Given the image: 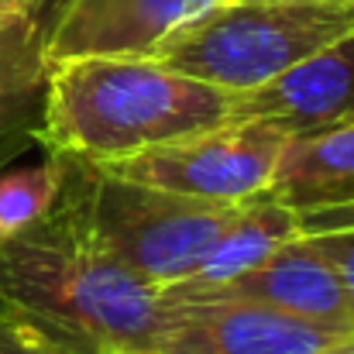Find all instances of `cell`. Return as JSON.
<instances>
[{
  "label": "cell",
  "instance_id": "cell-1",
  "mask_svg": "<svg viewBox=\"0 0 354 354\" xmlns=\"http://www.w3.org/2000/svg\"><path fill=\"white\" fill-rule=\"evenodd\" d=\"M0 299L80 337L93 351H151L165 324L155 289L52 203L31 227L0 237Z\"/></svg>",
  "mask_w": 354,
  "mask_h": 354
},
{
  "label": "cell",
  "instance_id": "cell-2",
  "mask_svg": "<svg viewBox=\"0 0 354 354\" xmlns=\"http://www.w3.org/2000/svg\"><path fill=\"white\" fill-rule=\"evenodd\" d=\"M227 118L231 93L158 59H69L45 76L41 145L107 162L221 127Z\"/></svg>",
  "mask_w": 354,
  "mask_h": 354
},
{
  "label": "cell",
  "instance_id": "cell-3",
  "mask_svg": "<svg viewBox=\"0 0 354 354\" xmlns=\"http://www.w3.org/2000/svg\"><path fill=\"white\" fill-rule=\"evenodd\" d=\"M52 155L59 158L55 203L76 217L97 248L155 292L193 275L241 210V203L196 200L120 179L83 155Z\"/></svg>",
  "mask_w": 354,
  "mask_h": 354
},
{
  "label": "cell",
  "instance_id": "cell-4",
  "mask_svg": "<svg viewBox=\"0 0 354 354\" xmlns=\"http://www.w3.org/2000/svg\"><path fill=\"white\" fill-rule=\"evenodd\" d=\"M351 31L354 0H227L165 38L155 59L224 93H248Z\"/></svg>",
  "mask_w": 354,
  "mask_h": 354
},
{
  "label": "cell",
  "instance_id": "cell-5",
  "mask_svg": "<svg viewBox=\"0 0 354 354\" xmlns=\"http://www.w3.org/2000/svg\"><path fill=\"white\" fill-rule=\"evenodd\" d=\"M286 141V134L265 124L227 120L221 127H207L124 158H107L100 165L141 186H158L196 200L244 203L272 186Z\"/></svg>",
  "mask_w": 354,
  "mask_h": 354
},
{
  "label": "cell",
  "instance_id": "cell-6",
  "mask_svg": "<svg viewBox=\"0 0 354 354\" xmlns=\"http://www.w3.org/2000/svg\"><path fill=\"white\" fill-rule=\"evenodd\" d=\"M165 324L151 354H327L344 330H330L244 299L162 303Z\"/></svg>",
  "mask_w": 354,
  "mask_h": 354
},
{
  "label": "cell",
  "instance_id": "cell-7",
  "mask_svg": "<svg viewBox=\"0 0 354 354\" xmlns=\"http://www.w3.org/2000/svg\"><path fill=\"white\" fill-rule=\"evenodd\" d=\"M207 299H244L330 330L354 334V303L348 296V286L337 265L306 234L286 241L265 261H258L241 275L179 292L165 303H207Z\"/></svg>",
  "mask_w": 354,
  "mask_h": 354
},
{
  "label": "cell",
  "instance_id": "cell-8",
  "mask_svg": "<svg viewBox=\"0 0 354 354\" xmlns=\"http://www.w3.org/2000/svg\"><path fill=\"white\" fill-rule=\"evenodd\" d=\"M221 3L227 0H66L45 35V59H155L165 38Z\"/></svg>",
  "mask_w": 354,
  "mask_h": 354
},
{
  "label": "cell",
  "instance_id": "cell-9",
  "mask_svg": "<svg viewBox=\"0 0 354 354\" xmlns=\"http://www.w3.org/2000/svg\"><path fill=\"white\" fill-rule=\"evenodd\" d=\"M354 114V31L296 62L282 76L231 93V118L254 120L286 138L348 124Z\"/></svg>",
  "mask_w": 354,
  "mask_h": 354
},
{
  "label": "cell",
  "instance_id": "cell-10",
  "mask_svg": "<svg viewBox=\"0 0 354 354\" xmlns=\"http://www.w3.org/2000/svg\"><path fill=\"white\" fill-rule=\"evenodd\" d=\"M268 193L296 214L354 203V124L289 138Z\"/></svg>",
  "mask_w": 354,
  "mask_h": 354
},
{
  "label": "cell",
  "instance_id": "cell-11",
  "mask_svg": "<svg viewBox=\"0 0 354 354\" xmlns=\"http://www.w3.org/2000/svg\"><path fill=\"white\" fill-rule=\"evenodd\" d=\"M296 237H303L299 214L265 189V193L241 203L237 217L224 227V234L217 237V244L207 251V258L196 265L193 275L158 289L155 296H158V303H165L179 292H189V289L214 286L221 279L241 275V272L254 268L258 261H265L275 248H282L286 241H296Z\"/></svg>",
  "mask_w": 354,
  "mask_h": 354
},
{
  "label": "cell",
  "instance_id": "cell-12",
  "mask_svg": "<svg viewBox=\"0 0 354 354\" xmlns=\"http://www.w3.org/2000/svg\"><path fill=\"white\" fill-rule=\"evenodd\" d=\"M59 196V158L48 151L41 165L0 169V237L41 221Z\"/></svg>",
  "mask_w": 354,
  "mask_h": 354
},
{
  "label": "cell",
  "instance_id": "cell-13",
  "mask_svg": "<svg viewBox=\"0 0 354 354\" xmlns=\"http://www.w3.org/2000/svg\"><path fill=\"white\" fill-rule=\"evenodd\" d=\"M45 28L35 14H0V83H41L48 76Z\"/></svg>",
  "mask_w": 354,
  "mask_h": 354
},
{
  "label": "cell",
  "instance_id": "cell-14",
  "mask_svg": "<svg viewBox=\"0 0 354 354\" xmlns=\"http://www.w3.org/2000/svg\"><path fill=\"white\" fill-rule=\"evenodd\" d=\"M45 131V80L41 83H0V169Z\"/></svg>",
  "mask_w": 354,
  "mask_h": 354
},
{
  "label": "cell",
  "instance_id": "cell-15",
  "mask_svg": "<svg viewBox=\"0 0 354 354\" xmlns=\"http://www.w3.org/2000/svg\"><path fill=\"white\" fill-rule=\"evenodd\" d=\"M0 354H100L41 317L0 299Z\"/></svg>",
  "mask_w": 354,
  "mask_h": 354
},
{
  "label": "cell",
  "instance_id": "cell-16",
  "mask_svg": "<svg viewBox=\"0 0 354 354\" xmlns=\"http://www.w3.org/2000/svg\"><path fill=\"white\" fill-rule=\"evenodd\" d=\"M341 272L344 286H348V296L354 303V227L351 231H330V234H306Z\"/></svg>",
  "mask_w": 354,
  "mask_h": 354
},
{
  "label": "cell",
  "instance_id": "cell-17",
  "mask_svg": "<svg viewBox=\"0 0 354 354\" xmlns=\"http://www.w3.org/2000/svg\"><path fill=\"white\" fill-rule=\"evenodd\" d=\"M354 227V203L341 207H320L299 214V231L303 234H330V231H351Z\"/></svg>",
  "mask_w": 354,
  "mask_h": 354
},
{
  "label": "cell",
  "instance_id": "cell-18",
  "mask_svg": "<svg viewBox=\"0 0 354 354\" xmlns=\"http://www.w3.org/2000/svg\"><path fill=\"white\" fill-rule=\"evenodd\" d=\"M327 354H354V334H351V337H344L341 344H334Z\"/></svg>",
  "mask_w": 354,
  "mask_h": 354
},
{
  "label": "cell",
  "instance_id": "cell-19",
  "mask_svg": "<svg viewBox=\"0 0 354 354\" xmlns=\"http://www.w3.org/2000/svg\"><path fill=\"white\" fill-rule=\"evenodd\" d=\"M104 354H151V351H104Z\"/></svg>",
  "mask_w": 354,
  "mask_h": 354
},
{
  "label": "cell",
  "instance_id": "cell-20",
  "mask_svg": "<svg viewBox=\"0 0 354 354\" xmlns=\"http://www.w3.org/2000/svg\"><path fill=\"white\" fill-rule=\"evenodd\" d=\"M231 3H261V0H231Z\"/></svg>",
  "mask_w": 354,
  "mask_h": 354
},
{
  "label": "cell",
  "instance_id": "cell-21",
  "mask_svg": "<svg viewBox=\"0 0 354 354\" xmlns=\"http://www.w3.org/2000/svg\"><path fill=\"white\" fill-rule=\"evenodd\" d=\"M348 124H354V114H351V120H348Z\"/></svg>",
  "mask_w": 354,
  "mask_h": 354
}]
</instances>
